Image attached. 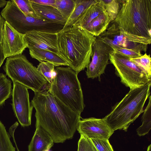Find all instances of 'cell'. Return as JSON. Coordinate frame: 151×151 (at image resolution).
Masks as SVG:
<instances>
[{"mask_svg": "<svg viewBox=\"0 0 151 151\" xmlns=\"http://www.w3.org/2000/svg\"><path fill=\"white\" fill-rule=\"evenodd\" d=\"M24 35L5 21L2 32L1 45L5 58L22 54L27 48Z\"/></svg>", "mask_w": 151, "mask_h": 151, "instance_id": "11", "label": "cell"}, {"mask_svg": "<svg viewBox=\"0 0 151 151\" xmlns=\"http://www.w3.org/2000/svg\"><path fill=\"white\" fill-rule=\"evenodd\" d=\"M55 5L67 21L74 9L75 0H56Z\"/></svg>", "mask_w": 151, "mask_h": 151, "instance_id": "22", "label": "cell"}, {"mask_svg": "<svg viewBox=\"0 0 151 151\" xmlns=\"http://www.w3.org/2000/svg\"><path fill=\"white\" fill-rule=\"evenodd\" d=\"M3 69L13 81H16L34 91L47 88L48 82L22 54L6 58Z\"/></svg>", "mask_w": 151, "mask_h": 151, "instance_id": "6", "label": "cell"}, {"mask_svg": "<svg viewBox=\"0 0 151 151\" xmlns=\"http://www.w3.org/2000/svg\"><path fill=\"white\" fill-rule=\"evenodd\" d=\"M130 60L143 70L151 78V58L150 55L145 53L141 56L133 58Z\"/></svg>", "mask_w": 151, "mask_h": 151, "instance_id": "25", "label": "cell"}, {"mask_svg": "<svg viewBox=\"0 0 151 151\" xmlns=\"http://www.w3.org/2000/svg\"><path fill=\"white\" fill-rule=\"evenodd\" d=\"M77 130L81 135L91 139H109L114 132L109 127L103 118L92 117L80 120Z\"/></svg>", "mask_w": 151, "mask_h": 151, "instance_id": "12", "label": "cell"}, {"mask_svg": "<svg viewBox=\"0 0 151 151\" xmlns=\"http://www.w3.org/2000/svg\"><path fill=\"white\" fill-rule=\"evenodd\" d=\"M50 92L73 111L81 114L85 105L78 74L69 67H56Z\"/></svg>", "mask_w": 151, "mask_h": 151, "instance_id": "5", "label": "cell"}, {"mask_svg": "<svg viewBox=\"0 0 151 151\" xmlns=\"http://www.w3.org/2000/svg\"><path fill=\"white\" fill-rule=\"evenodd\" d=\"M91 139L98 151H114L111 145L109 143V139Z\"/></svg>", "mask_w": 151, "mask_h": 151, "instance_id": "29", "label": "cell"}, {"mask_svg": "<svg viewBox=\"0 0 151 151\" xmlns=\"http://www.w3.org/2000/svg\"><path fill=\"white\" fill-rule=\"evenodd\" d=\"M48 88L34 92L31 104L36 110L35 127H40L46 131L54 143H62L73 138L81 114L66 106Z\"/></svg>", "mask_w": 151, "mask_h": 151, "instance_id": "1", "label": "cell"}, {"mask_svg": "<svg viewBox=\"0 0 151 151\" xmlns=\"http://www.w3.org/2000/svg\"><path fill=\"white\" fill-rule=\"evenodd\" d=\"M54 67L51 63L42 62L37 68L38 71L50 85L52 83L55 74Z\"/></svg>", "mask_w": 151, "mask_h": 151, "instance_id": "23", "label": "cell"}, {"mask_svg": "<svg viewBox=\"0 0 151 151\" xmlns=\"http://www.w3.org/2000/svg\"><path fill=\"white\" fill-rule=\"evenodd\" d=\"M12 109L16 118L23 127L30 126L34 107L29 102L28 88L22 84L13 81Z\"/></svg>", "mask_w": 151, "mask_h": 151, "instance_id": "9", "label": "cell"}, {"mask_svg": "<svg viewBox=\"0 0 151 151\" xmlns=\"http://www.w3.org/2000/svg\"><path fill=\"white\" fill-rule=\"evenodd\" d=\"M50 151V150H49V151Z\"/></svg>", "mask_w": 151, "mask_h": 151, "instance_id": "34", "label": "cell"}, {"mask_svg": "<svg viewBox=\"0 0 151 151\" xmlns=\"http://www.w3.org/2000/svg\"><path fill=\"white\" fill-rule=\"evenodd\" d=\"M58 33L35 30L29 32L24 35L27 48L46 50L59 55Z\"/></svg>", "mask_w": 151, "mask_h": 151, "instance_id": "13", "label": "cell"}, {"mask_svg": "<svg viewBox=\"0 0 151 151\" xmlns=\"http://www.w3.org/2000/svg\"><path fill=\"white\" fill-rule=\"evenodd\" d=\"M113 51L109 45L96 37L92 46V60L86 68L88 78L100 80L108 64L110 54Z\"/></svg>", "mask_w": 151, "mask_h": 151, "instance_id": "10", "label": "cell"}, {"mask_svg": "<svg viewBox=\"0 0 151 151\" xmlns=\"http://www.w3.org/2000/svg\"><path fill=\"white\" fill-rule=\"evenodd\" d=\"M32 3L45 5H49L55 7L56 0H29Z\"/></svg>", "mask_w": 151, "mask_h": 151, "instance_id": "31", "label": "cell"}, {"mask_svg": "<svg viewBox=\"0 0 151 151\" xmlns=\"http://www.w3.org/2000/svg\"><path fill=\"white\" fill-rule=\"evenodd\" d=\"M111 22L107 13L105 11L81 29L97 37L106 30Z\"/></svg>", "mask_w": 151, "mask_h": 151, "instance_id": "17", "label": "cell"}, {"mask_svg": "<svg viewBox=\"0 0 151 151\" xmlns=\"http://www.w3.org/2000/svg\"><path fill=\"white\" fill-rule=\"evenodd\" d=\"M30 2L38 18L65 25L66 20L56 8L51 6L42 5Z\"/></svg>", "mask_w": 151, "mask_h": 151, "instance_id": "15", "label": "cell"}, {"mask_svg": "<svg viewBox=\"0 0 151 151\" xmlns=\"http://www.w3.org/2000/svg\"><path fill=\"white\" fill-rule=\"evenodd\" d=\"M31 57L40 63L45 62L52 64L54 66H67L68 65L58 55L54 52L46 50L35 48L29 49Z\"/></svg>", "mask_w": 151, "mask_h": 151, "instance_id": "16", "label": "cell"}, {"mask_svg": "<svg viewBox=\"0 0 151 151\" xmlns=\"http://www.w3.org/2000/svg\"><path fill=\"white\" fill-rule=\"evenodd\" d=\"M0 151H15L5 126L0 121Z\"/></svg>", "mask_w": 151, "mask_h": 151, "instance_id": "24", "label": "cell"}, {"mask_svg": "<svg viewBox=\"0 0 151 151\" xmlns=\"http://www.w3.org/2000/svg\"><path fill=\"white\" fill-rule=\"evenodd\" d=\"M18 8L25 15L37 17L29 0H13Z\"/></svg>", "mask_w": 151, "mask_h": 151, "instance_id": "27", "label": "cell"}, {"mask_svg": "<svg viewBox=\"0 0 151 151\" xmlns=\"http://www.w3.org/2000/svg\"><path fill=\"white\" fill-rule=\"evenodd\" d=\"M8 1L5 0H0V8H2L6 5Z\"/></svg>", "mask_w": 151, "mask_h": 151, "instance_id": "33", "label": "cell"}, {"mask_svg": "<svg viewBox=\"0 0 151 151\" xmlns=\"http://www.w3.org/2000/svg\"><path fill=\"white\" fill-rule=\"evenodd\" d=\"M78 151H98L91 140L82 135L78 142Z\"/></svg>", "mask_w": 151, "mask_h": 151, "instance_id": "28", "label": "cell"}, {"mask_svg": "<svg viewBox=\"0 0 151 151\" xmlns=\"http://www.w3.org/2000/svg\"><path fill=\"white\" fill-rule=\"evenodd\" d=\"M105 11V9L101 0H97V2L85 12L72 26L82 28Z\"/></svg>", "mask_w": 151, "mask_h": 151, "instance_id": "18", "label": "cell"}, {"mask_svg": "<svg viewBox=\"0 0 151 151\" xmlns=\"http://www.w3.org/2000/svg\"><path fill=\"white\" fill-rule=\"evenodd\" d=\"M119 1V10L113 21L128 33L151 39V0Z\"/></svg>", "mask_w": 151, "mask_h": 151, "instance_id": "4", "label": "cell"}, {"mask_svg": "<svg viewBox=\"0 0 151 151\" xmlns=\"http://www.w3.org/2000/svg\"><path fill=\"white\" fill-rule=\"evenodd\" d=\"M97 0H75L74 9L64 27L72 26L85 12Z\"/></svg>", "mask_w": 151, "mask_h": 151, "instance_id": "19", "label": "cell"}, {"mask_svg": "<svg viewBox=\"0 0 151 151\" xmlns=\"http://www.w3.org/2000/svg\"><path fill=\"white\" fill-rule=\"evenodd\" d=\"M113 50L114 52L130 58H138L143 55L140 52L132 49L124 48H116Z\"/></svg>", "mask_w": 151, "mask_h": 151, "instance_id": "30", "label": "cell"}, {"mask_svg": "<svg viewBox=\"0 0 151 151\" xmlns=\"http://www.w3.org/2000/svg\"><path fill=\"white\" fill-rule=\"evenodd\" d=\"M12 82L6 75L0 73V106H2L5 101L12 94Z\"/></svg>", "mask_w": 151, "mask_h": 151, "instance_id": "21", "label": "cell"}, {"mask_svg": "<svg viewBox=\"0 0 151 151\" xmlns=\"http://www.w3.org/2000/svg\"><path fill=\"white\" fill-rule=\"evenodd\" d=\"M106 12L111 21L116 18L119 9V1L118 0H101Z\"/></svg>", "mask_w": 151, "mask_h": 151, "instance_id": "26", "label": "cell"}, {"mask_svg": "<svg viewBox=\"0 0 151 151\" xmlns=\"http://www.w3.org/2000/svg\"><path fill=\"white\" fill-rule=\"evenodd\" d=\"M54 143L52 138L46 131L40 127H37L28 146V151H48Z\"/></svg>", "mask_w": 151, "mask_h": 151, "instance_id": "14", "label": "cell"}, {"mask_svg": "<svg viewBox=\"0 0 151 151\" xmlns=\"http://www.w3.org/2000/svg\"><path fill=\"white\" fill-rule=\"evenodd\" d=\"M5 58L4 55L2 48L1 42H0V68Z\"/></svg>", "mask_w": 151, "mask_h": 151, "instance_id": "32", "label": "cell"}, {"mask_svg": "<svg viewBox=\"0 0 151 151\" xmlns=\"http://www.w3.org/2000/svg\"><path fill=\"white\" fill-rule=\"evenodd\" d=\"M59 55L77 74L90 62L92 45L96 37L73 26L64 27L58 33Z\"/></svg>", "mask_w": 151, "mask_h": 151, "instance_id": "2", "label": "cell"}, {"mask_svg": "<svg viewBox=\"0 0 151 151\" xmlns=\"http://www.w3.org/2000/svg\"><path fill=\"white\" fill-rule=\"evenodd\" d=\"M109 45L114 50L116 48L132 49L146 52L151 39L134 35L121 30L111 21L107 29L96 37Z\"/></svg>", "mask_w": 151, "mask_h": 151, "instance_id": "8", "label": "cell"}, {"mask_svg": "<svg viewBox=\"0 0 151 151\" xmlns=\"http://www.w3.org/2000/svg\"><path fill=\"white\" fill-rule=\"evenodd\" d=\"M142 117V124L137 129V134L139 136L147 134L151 129V96L149 97V102Z\"/></svg>", "mask_w": 151, "mask_h": 151, "instance_id": "20", "label": "cell"}, {"mask_svg": "<svg viewBox=\"0 0 151 151\" xmlns=\"http://www.w3.org/2000/svg\"><path fill=\"white\" fill-rule=\"evenodd\" d=\"M130 58L114 51L110 54V61L114 66L115 73L120 78L121 82L132 89L151 82V78Z\"/></svg>", "mask_w": 151, "mask_h": 151, "instance_id": "7", "label": "cell"}, {"mask_svg": "<svg viewBox=\"0 0 151 151\" xmlns=\"http://www.w3.org/2000/svg\"><path fill=\"white\" fill-rule=\"evenodd\" d=\"M151 81L140 87L130 89L103 118L111 130L127 131L130 125L143 112V107L150 95Z\"/></svg>", "mask_w": 151, "mask_h": 151, "instance_id": "3", "label": "cell"}]
</instances>
